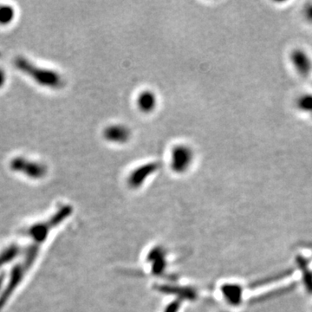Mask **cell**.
<instances>
[{"label":"cell","instance_id":"obj_1","mask_svg":"<svg viewBox=\"0 0 312 312\" xmlns=\"http://www.w3.org/2000/svg\"><path fill=\"white\" fill-rule=\"evenodd\" d=\"M14 65L18 70L31 77L36 83L50 89H61L64 86V81L60 74L54 70L39 67L32 62L24 58L18 57L14 60Z\"/></svg>","mask_w":312,"mask_h":312},{"label":"cell","instance_id":"obj_2","mask_svg":"<svg viewBox=\"0 0 312 312\" xmlns=\"http://www.w3.org/2000/svg\"><path fill=\"white\" fill-rule=\"evenodd\" d=\"M195 151L188 144H177L170 152V168L176 174H183L189 170L195 162Z\"/></svg>","mask_w":312,"mask_h":312},{"label":"cell","instance_id":"obj_3","mask_svg":"<svg viewBox=\"0 0 312 312\" xmlns=\"http://www.w3.org/2000/svg\"><path fill=\"white\" fill-rule=\"evenodd\" d=\"M10 168L14 172L23 173L25 176L32 179L43 178L47 173V168L45 165L24 157H16L12 160Z\"/></svg>","mask_w":312,"mask_h":312},{"label":"cell","instance_id":"obj_4","mask_svg":"<svg viewBox=\"0 0 312 312\" xmlns=\"http://www.w3.org/2000/svg\"><path fill=\"white\" fill-rule=\"evenodd\" d=\"M160 169V163L151 162L142 164L134 169L127 178V183L131 188H139L143 185L150 176H153Z\"/></svg>","mask_w":312,"mask_h":312},{"label":"cell","instance_id":"obj_5","mask_svg":"<svg viewBox=\"0 0 312 312\" xmlns=\"http://www.w3.org/2000/svg\"><path fill=\"white\" fill-rule=\"evenodd\" d=\"M132 132L129 127L122 123H113L108 125L103 130V137L112 144L122 145L130 140Z\"/></svg>","mask_w":312,"mask_h":312},{"label":"cell","instance_id":"obj_6","mask_svg":"<svg viewBox=\"0 0 312 312\" xmlns=\"http://www.w3.org/2000/svg\"><path fill=\"white\" fill-rule=\"evenodd\" d=\"M158 104V98L155 93L146 89L138 95L136 98V106L138 109L144 114H150L154 111Z\"/></svg>","mask_w":312,"mask_h":312},{"label":"cell","instance_id":"obj_7","mask_svg":"<svg viewBox=\"0 0 312 312\" xmlns=\"http://www.w3.org/2000/svg\"><path fill=\"white\" fill-rule=\"evenodd\" d=\"M15 13L12 7L0 6V25L6 26L13 21Z\"/></svg>","mask_w":312,"mask_h":312},{"label":"cell","instance_id":"obj_8","mask_svg":"<svg viewBox=\"0 0 312 312\" xmlns=\"http://www.w3.org/2000/svg\"><path fill=\"white\" fill-rule=\"evenodd\" d=\"M17 249L15 247H11L7 251L3 252V254L0 256V266L6 262L10 261L11 259L16 255Z\"/></svg>","mask_w":312,"mask_h":312},{"label":"cell","instance_id":"obj_9","mask_svg":"<svg viewBox=\"0 0 312 312\" xmlns=\"http://www.w3.org/2000/svg\"><path fill=\"white\" fill-rule=\"evenodd\" d=\"M6 80H7L6 74L4 72V70L0 69V88L3 87L4 84L6 83Z\"/></svg>","mask_w":312,"mask_h":312}]
</instances>
